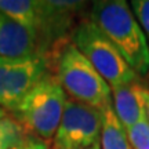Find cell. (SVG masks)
Instances as JSON below:
<instances>
[{"label": "cell", "instance_id": "obj_1", "mask_svg": "<svg viewBox=\"0 0 149 149\" xmlns=\"http://www.w3.org/2000/svg\"><path fill=\"white\" fill-rule=\"evenodd\" d=\"M86 1L74 0H0V11L36 35L53 59L62 44L69 42L76 15Z\"/></svg>", "mask_w": 149, "mask_h": 149}, {"label": "cell", "instance_id": "obj_2", "mask_svg": "<svg viewBox=\"0 0 149 149\" xmlns=\"http://www.w3.org/2000/svg\"><path fill=\"white\" fill-rule=\"evenodd\" d=\"M90 19L115 44L135 73H148L149 43L127 1H94L91 6Z\"/></svg>", "mask_w": 149, "mask_h": 149}, {"label": "cell", "instance_id": "obj_3", "mask_svg": "<svg viewBox=\"0 0 149 149\" xmlns=\"http://www.w3.org/2000/svg\"><path fill=\"white\" fill-rule=\"evenodd\" d=\"M55 76L66 95L104 112L112 107V90L73 43L66 42L55 55Z\"/></svg>", "mask_w": 149, "mask_h": 149}, {"label": "cell", "instance_id": "obj_4", "mask_svg": "<svg viewBox=\"0 0 149 149\" xmlns=\"http://www.w3.org/2000/svg\"><path fill=\"white\" fill-rule=\"evenodd\" d=\"M68 95L53 73L47 74L13 112L29 137L50 142L64 115Z\"/></svg>", "mask_w": 149, "mask_h": 149}, {"label": "cell", "instance_id": "obj_5", "mask_svg": "<svg viewBox=\"0 0 149 149\" xmlns=\"http://www.w3.org/2000/svg\"><path fill=\"white\" fill-rule=\"evenodd\" d=\"M70 42L90 61L97 72L107 80L111 88L138 83V74L90 18L76 24L70 33Z\"/></svg>", "mask_w": 149, "mask_h": 149}, {"label": "cell", "instance_id": "obj_6", "mask_svg": "<svg viewBox=\"0 0 149 149\" xmlns=\"http://www.w3.org/2000/svg\"><path fill=\"white\" fill-rule=\"evenodd\" d=\"M50 73L51 59L47 57H0V107L13 113L22 100Z\"/></svg>", "mask_w": 149, "mask_h": 149}, {"label": "cell", "instance_id": "obj_7", "mask_svg": "<svg viewBox=\"0 0 149 149\" xmlns=\"http://www.w3.org/2000/svg\"><path fill=\"white\" fill-rule=\"evenodd\" d=\"M102 112L68 97L53 149H83L100 141Z\"/></svg>", "mask_w": 149, "mask_h": 149}, {"label": "cell", "instance_id": "obj_8", "mask_svg": "<svg viewBox=\"0 0 149 149\" xmlns=\"http://www.w3.org/2000/svg\"><path fill=\"white\" fill-rule=\"evenodd\" d=\"M39 55L53 59L51 54L36 35L0 11V57L28 58Z\"/></svg>", "mask_w": 149, "mask_h": 149}, {"label": "cell", "instance_id": "obj_9", "mask_svg": "<svg viewBox=\"0 0 149 149\" xmlns=\"http://www.w3.org/2000/svg\"><path fill=\"white\" fill-rule=\"evenodd\" d=\"M142 86L138 83L112 87V108L124 128H128L145 119Z\"/></svg>", "mask_w": 149, "mask_h": 149}, {"label": "cell", "instance_id": "obj_10", "mask_svg": "<svg viewBox=\"0 0 149 149\" xmlns=\"http://www.w3.org/2000/svg\"><path fill=\"white\" fill-rule=\"evenodd\" d=\"M101 149H131L127 130L109 107L102 112V130L100 137Z\"/></svg>", "mask_w": 149, "mask_h": 149}, {"label": "cell", "instance_id": "obj_11", "mask_svg": "<svg viewBox=\"0 0 149 149\" xmlns=\"http://www.w3.org/2000/svg\"><path fill=\"white\" fill-rule=\"evenodd\" d=\"M29 137L19 123L13 116H4L0 120V149L22 148Z\"/></svg>", "mask_w": 149, "mask_h": 149}, {"label": "cell", "instance_id": "obj_12", "mask_svg": "<svg viewBox=\"0 0 149 149\" xmlns=\"http://www.w3.org/2000/svg\"><path fill=\"white\" fill-rule=\"evenodd\" d=\"M131 149H149V123L141 120L127 130Z\"/></svg>", "mask_w": 149, "mask_h": 149}, {"label": "cell", "instance_id": "obj_13", "mask_svg": "<svg viewBox=\"0 0 149 149\" xmlns=\"http://www.w3.org/2000/svg\"><path fill=\"white\" fill-rule=\"evenodd\" d=\"M131 10L149 43V0H133Z\"/></svg>", "mask_w": 149, "mask_h": 149}, {"label": "cell", "instance_id": "obj_14", "mask_svg": "<svg viewBox=\"0 0 149 149\" xmlns=\"http://www.w3.org/2000/svg\"><path fill=\"white\" fill-rule=\"evenodd\" d=\"M22 149H50L48 142L43 141V139L35 138V137H28Z\"/></svg>", "mask_w": 149, "mask_h": 149}, {"label": "cell", "instance_id": "obj_15", "mask_svg": "<svg viewBox=\"0 0 149 149\" xmlns=\"http://www.w3.org/2000/svg\"><path fill=\"white\" fill-rule=\"evenodd\" d=\"M141 94H142V101H144L145 120L149 123V90L146 88V87L142 86V88H141Z\"/></svg>", "mask_w": 149, "mask_h": 149}, {"label": "cell", "instance_id": "obj_16", "mask_svg": "<svg viewBox=\"0 0 149 149\" xmlns=\"http://www.w3.org/2000/svg\"><path fill=\"white\" fill-rule=\"evenodd\" d=\"M83 149H101V144H100V141H98L95 144L90 145V146H86V148H83Z\"/></svg>", "mask_w": 149, "mask_h": 149}, {"label": "cell", "instance_id": "obj_17", "mask_svg": "<svg viewBox=\"0 0 149 149\" xmlns=\"http://www.w3.org/2000/svg\"><path fill=\"white\" fill-rule=\"evenodd\" d=\"M4 116H7V112H6L3 108L0 107V120H1V119H3Z\"/></svg>", "mask_w": 149, "mask_h": 149}, {"label": "cell", "instance_id": "obj_18", "mask_svg": "<svg viewBox=\"0 0 149 149\" xmlns=\"http://www.w3.org/2000/svg\"><path fill=\"white\" fill-rule=\"evenodd\" d=\"M14 149H22V148H14Z\"/></svg>", "mask_w": 149, "mask_h": 149}]
</instances>
